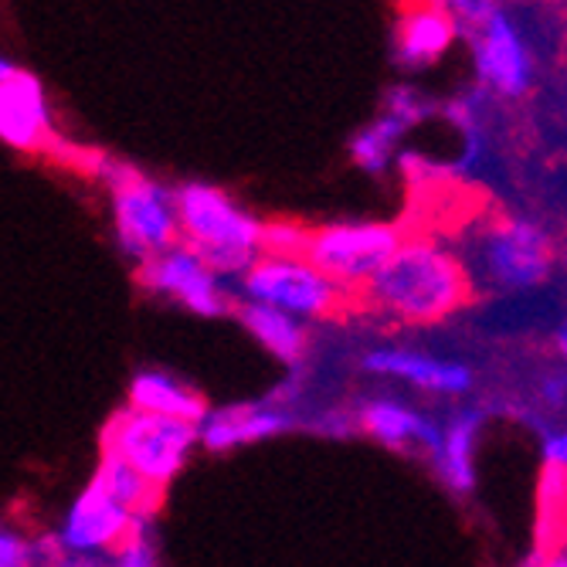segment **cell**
<instances>
[{
	"label": "cell",
	"mask_w": 567,
	"mask_h": 567,
	"mask_svg": "<svg viewBox=\"0 0 567 567\" xmlns=\"http://www.w3.org/2000/svg\"><path fill=\"white\" fill-rule=\"evenodd\" d=\"M462 259H466L476 286L493 292H524L550 279L554 238L530 218L499 215L473 235Z\"/></svg>",
	"instance_id": "3"
},
{
	"label": "cell",
	"mask_w": 567,
	"mask_h": 567,
	"mask_svg": "<svg viewBox=\"0 0 567 567\" xmlns=\"http://www.w3.org/2000/svg\"><path fill=\"white\" fill-rule=\"evenodd\" d=\"M384 110L404 116L411 126H419V123H425V120L435 116V102L429 95H422L419 89H411V85H394L384 95Z\"/></svg>",
	"instance_id": "21"
},
{
	"label": "cell",
	"mask_w": 567,
	"mask_h": 567,
	"mask_svg": "<svg viewBox=\"0 0 567 567\" xmlns=\"http://www.w3.org/2000/svg\"><path fill=\"white\" fill-rule=\"evenodd\" d=\"M364 368L378 378L404 381L419 391L442 394V398H458L473 391V371L458 360H439L422 350L408 347H374L364 353Z\"/></svg>",
	"instance_id": "13"
},
{
	"label": "cell",
	"mask_w": 567,
	"mask_h": 567,
	"mask_svg": "<svg viewBox=\"0 0 567 567\" xmlns=\"http://www.w3.org/2000/svg\"><path fill=\"white\" fill-rule=\"evenodd\" d=\"M540 455H544V466H557L567 473V429H540Z\"/></svg>",
	"instance_id": "26"
},
{
	"label": "cell",
	"mask_w": 567,
	"mask_h": 567,
	"mask_svg": "<svg viewBox=\"0 0 567 567\" xmlns=\"http://www.w3.org/2000/svg\"><path fill=\"white\" fill-rule=\"evenodd\" d=\"M473 69L496 99H524L534 85V55L520 28L503 11L473 28Z\"/></svg>",
	"instance_id": "10"
},
{
	"label": "cell",
	"mask_w": 567,
	"mask_h": 567,
	"mask_svg": "<svg viewBox=\"0 0 567 567\" xmlns=\"http://www.w3.org/2000/svg\"><path fill=\"white\" fill-rule=\"evenodd\" d=\"M357 425L364 435H371L374 442L388 445V449H422L435 458L445 429L432 419H425L422 411L408 408L404 401L394 398H371L360 404L357 411Z\"/></svg>",
	"instance_id": "15"
},
{
	"label": "cell",
	"mask_w": 567,
	"mask_h": 567,
	"mask_svg": "<svg viewBox=\"0 0 567 567\" xmlns=\"http://www.w3.org/2000/svg\"><path fill=\"white\" fill-rule=\"evenodd\" d=\"M110 194L120 248L136 262L184 241L177 190H167L133 167H116L110 171Z\"/></svg>",
	"instance_id": "6"
},
{
	"label": "cell",
	"mask_w": 567,
	"mask_h": 567,
	"mask_svg": "<svg viewBox=\"0 0 567 567\" xmlns=\"http://www.w3.org/2000/svg\"><path fill=\"white\" fill-rule=\"evenodd\" d=\"M238 282L245 299L272 302L279 309H289L299 320H330L343 313L347 302H357L306 255L262 251Z\"/></svg>",
	"instance_id": "5"
},
{
	"label": "cell",
	"mask_w": 567,
	"mask_h": 567,
	"mask_svg": "<svg viewBox=\"0 0 567 567\" xmlns=\"http://www.w3.org/2000/svg\"><path fill=\"white\" fill-rule=\"evenodd\" d=\"M146 517L120 503L95 476L75 496L69 517L59 530L62 540V564H110L113 550L143 524Z\"/></svg>",
	"instance_id": "8"
},
{
	"label": "cell",
	"mask_w": 567,
	"mask_h": 567,
	"mask_svg": "<svg viewBox=\"0 0 567 567\" xmlns=\"http://www.w3.org/2000/svg\"><path fill=\"white\" fill-rule=\"evenodd\" d=\"M476 292V279L458 251L435 238H404L381 272L357 292V302L404 327H432L458 313Z\"/></svg>",
	"instance_id": "1"
},
{
	"label": "cell",
	"mask_w": 567,
	"mask_h": 567,
	"mask_svg": "<svg viewBox=\"0 0 567 567\" xmlns=\"http://www.w3.org/2000/svg\"><path fill=\"white\" fill-rule=\"evenodd\" d=\"M554 353L560 357V364H567V317L554 327Z\"/></svg>",
	"instance_id": "27"
},
{
	"label": "cell",
	"mask_w": 567,
	"mask_h": 567,
	"mask_svg": "<svg viewBox=\"0 0 567 567\" xmlns=\"http://www.w3.org/2000/svg\"><path fill=\"white\" fill-rule=\"evenodd\" d=\"M110 564H120V567H153L157 564V547L150 540V517L113 550Z\"/></svg>",
	"instance_id": "22"
},
{
	"label": "cell",
	"mask_w": 567,
	"mask_h": 567,
	"mask_svg": "<svg viewBox=\"0 0 567 567\" xmlns=\"http://www.w3.org/2000/svg\"><path fill=\"white\" fill-rule=\"evenodd\" d=\"M486 425L483 408H462L449 419L442 445L435 452V470L455 496H470L476 489V445Z\"/></svg>",
	"instance_id": "16"
},
{
	"label": "cell",
	"mask_w": 567,
	"mask_h": 567,
	"mask_svg": "<svg viewBox=\"0 0 567 567\" xmlns=\"http://www.w3.org/2000/svg\"><path fill=\"white\" fill-rule=\"evenodd\" d=\"M177 212L184 241L221 279H241L262 255L266 221L248 215L221 187L190 181L177 187Z\"/></svg>",
	"instance_id": "2"
},
{
	"label": "cell",
	"mask_w": 567,
	"mask_h": 567,
	"mask_svg": "<svg viewBox=\"0 0 567 567\" xmlns=\"http://www.w3.org/2000/svg\"><path fill=\"white\" fill-rule=\"evenodd\" d=\"M194 445H200L197 422L157 415V411H143L133 404L126 411H116L110 425L102 429V452L120 455L157 486L177 480Z\"/></svg>",
	"instance_id": "4"
},
{
	"label": "cell",
	"mask_w": 567,
	"mask_h": 567,
	"mask_svg": "<svg viewBox=\"0 0 567 567\" xmlns=\"http://www.w3.org/2000/svg\"><path fill=\"white\" fill-rule=\"evenodd\" d=\"M0 140L21 153H48L55 146L41 79L11 59L0 62Z\"/></svg>",
	"instance_id": "11"
},
{
	"label": "cell",
	"mask_w": 567,
	"mask_h": 567,
	"mask_svg": "<svg viewBox=\"0 0 567 567\" xmlns=\"http://www.w3.org/2000/svg\"><path fill=\"white\" fill-rule=\"evenodd\" d=\"M238 320L241 327L259 340L276 360H282V364H299L302 353H306V320H299L296 313H289V309H279L272 302H259V299H245L241 309H238Z\"/></svg>",
	"instance_id": "17"
},
{
	"label": "cell",
	"mask_w": 567,
	"mask_h": 567,
	"mask_svg": "<svg viewBox=\"0 0 567 567\" xmlns=\"http://www.w3.org/2000/svg\"><path fill=\"white\" fill-rule=\"evenodd\" d=\"M136 279L143 289L187 306L197 317L212 320V317H225L231 309L221 276L204 262L187 241H177L157 255H150V259H143L136 269Z\"/></svg>",
	"instance_id": "9"
},
{
	"label": "cell",
	"mask_w": 567,
	"mask_h": 567,
	"mask_svg": "<svg viewBox=\"0 0 567 567\" xmlns=\"http://www.w3.org/2000/svg\"><path fill=\"white\" fill-rule=\"evenodd\" d=\"M306 238H309V228H299L292 221H266L262 251H272V255H302L306 251Z\"/></svg>",
	"instance_id": "23"
},
{
	"label": "cell",
	"mask_w": 567,
	"mask_h": 567,
	"mask_svg": "<svg viewBox=\"0 0 567 567\" xmlns=\"http://www.w3.org/2000/svg\"><path fill=\"white\" fill-rule=\"evenodd\" d=\"M41 564V540H31L18 530L0 534V567H31Z\"/></svg>",
	"instance_id": "24"
},
{
	"label": "cell",
	"mask_w": 567,
	"mask_h": 567,
	"mask_svg": "<svg viewBox=\"0 0 567 567\" xmlns=\"http://www.w3.org/2000/svg\"><path fill=\"white\" fill-rule=\"evenodd\" d=\"M415 130L404 116L384 110L374 123H368L353 140H350V161L368 171V174H384L391 167V161L398 157L401 140Z\"/></svg>",
	"instance_id": "19"
},
{
	"label": "cell",
	"mask_w": 567,
	"mask_h": 567,
	"mask_svg": "<svg viewBox=\"0 0 567 567\" xmlns=\"http://www.w3.org/2000/svg\"><path fill=\"white\" fill-rule=\"evenodd\" d=\"M537 398L544 408L550 411H564L567 408V364L560 371H547L537 384Z\"/></svg>",
	"instance_id": "25"
},
{
	"label": "cell",
	"mask_w": 567,
	"mask_h": 567,
	"mask_svg": "<svg viewBox=\"0 0 567 567\" xmlns=\"http://www.w3.org/2000/svg\"><path fill=\"white\" fill-rule=\"evenodd\" d=\"M401 241L404 235L391 221H333L309 228L302 255L357 299V292L381 272Z\"/></svg>",
	"instance_id": "7"
},
{
	"label": "cell",
	"mask_w": 567,
	"mask_h": 567,
	"mask_svg": "<svg viewBox=\"0 0 567 567\" xmlns=\"http://www.w3.org/2000/svg\"><path fill=\"white\" fill-rule=\"evenodd\" d=\"M299 422L292 415V408L276 404V398H272V401H259V404H231V408L208 411L197 429H200V445L208 452H231L241 445H255V442L286 435Z\"/></svg>",
	"instance_id": "14"
},
{
	"label": "cell",
	"mask_w": 567,
	"mask_h": 567,
	"mask_svg": "<svg viewBox=\"0 0 567 567\" xmlns=\"http://www.w3.org/2000/svg\"><path fill=\"white\" fill-rule=\"evenodd\" d=\"M458 31H462L458 18L442 4V0H411V4H404V11L398 14L394 62L408 72L432 69L452 51Z\"/></svg>",
	"instance_id": "12"
},
{
	"label": "cell",
	"mask_w": 567,
	"mask_h": 567,
	"mask_svg": "<svg viewBox=\"0 0 567 567\" xmlns=\"http://www.w3.org/2000/svg\"><path fill=\"white\" fill-rule=\"evenodd\" d=\"M130 404L143 408V411H157V415L197 422V425L212 411L208 401H204L197 391H190L187 384H181L177 378H171L164 371H140L130 381Z\"/></svg>",
	"instance_id": "18"
},
{
	"label": "cell",
	"mask_w": 567,
	"mask_h": 567,
	"mask_svg": "<svg viewBox=\"0 0 567 567\" xmlns=\"http://www.w3.org/2000/svg\"><path fill=\"white\" fill-rule=\"evenodd\" d=\"M564 106H567V85H564Z\"/></svg>",
	"instance_id": "28"
},
{
	"label": "cell",
	"mask_w": 567,
	"mask_h": 567,
	"mask_svg": "<svg viewBox=\"0 0 567 567\" xmlns=\"http://www.w3.org/2000/svg\"><path fill=\"white\" fill-rule=\"evenodd\" d=\"M95 480L106 486L120 503H126L140 517H153V509L161 506V489L153 480H146L140 470H133L130 462H123L120 455L102 452V462L95 470Z\"/></svg>",
	"instance_id": "20"
}]
</instances>
